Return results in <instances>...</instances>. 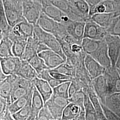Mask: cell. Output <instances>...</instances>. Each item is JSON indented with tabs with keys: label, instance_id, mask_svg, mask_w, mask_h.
I'll return each instance as SVG.
<instances>
[{
	"label": "cell",
	"instance_id": "cell-1",
	"mask_svg": "<svg viewBox=\"0 0 120 120\" xmlns=\"http://www.w3.org/2000/svg\"><path fill=\"white\" fill-rule=\"evenodd\" d=\"M34 34L41 43L46 45L50 49L55 52L66 61L67 58L61 45L53 35L43 30L37 25L34 26Z\"/></svg>",
	"mask_w": 120,
	"mask_h": 120
},
{
	"label": "cell",
	"instance_id": "cell-2",
	"mask_svg": "<svg viewBox=\"0 0 120 120\" xmlns=\"http://www.w3.org/2000/svg\"><path fill=\"white\" fill-rule=\"evenodd\" d=\"M22 10L26 20L35 25L42 12L41 2L38 0H23Z\"/></svg>",
	"mask_w": 120,
	"mask_h": 120
},
{
	"label": "cell",
	"instance_id": "cell-3",
	"mask_svg": "<svg viewBox=\"0 0 120 120\" xmlns=\"http://www.w3.org/2000/svg\"><path fill=\"white\" fill-rule=\"evenodd\" d=\"M34 26L25 19L12 27L8 37L13 42L17 40H27L34 34Z\"/></svg>",
	"mask_w": 120,
	"mask_h": 120
},
{
	"label": "cell",
	"instance_id": "cell-4",
	"mask_svg": "<svg viewBox=\"0 0 120 120\" xmlns=\"http://www.w3.org/2000/svg\"><path fill=\"white\" fill-rule=\"evenodd\" d=\"M4 11L9 25L12 27L25 20L23 15L22 5L12 0H2Z\"/></svg>",
	"mask_w": 120,
	"mask_h": 120
},
{
	"label": "cell",
	"instance_id": "cell-5",
	"mask_svg": "<svg viewBox=\"0 0 120 120\" xmlns=\"http://www.w3.org/2000/svg\"><path fill=\"white\" fill-rule=\"evenodd\" d=\"M34 89V85L32 81L17 75L10 97L11 103L32 92Z\"/></svg>",
	"mask_w": 120,
	"mask_h": 120
},
{
	"label": "cell",
	"instance_id": "cell-6",
	"mask_svg": "<svg viewBox=\"0 0 120 120\" xmlns=\"http://www.w3.org/2000/svg\"><path fill=\"white\" fill-rule=\"evenodd\" d=\"M41 2L42 12L54 21L64 24L71 20L60 9L52 4L49 0H41Z\"/></svg>",
	"mask_w": 120,
	"mask_h": 120
},
{
	"label": "cell",
	"instance_id": "cell-7",
	"mask_svg": "<svg viewBox=\"0 0 120 120\" xmlns=\"http://www.w3.org/2000/svg\"><path fill=\"white\" fill-rule=\"evenodd\" d=\"M85 24V22L70 20L63 25L67 33L74 41L77 44L81 45L84 38Z\"/></svg>",
	"mask_w": 120,
	"mask_h": 120
},
{
	"label": "cell",
	"instance_id": "cell-8",
	"mask_svg": "<svg viewBox=\"0 0 120 120\" xmlns=\"http://www.w3.org/2000/svg\"><path fill=\"white\" fill-rule=\"evenodd\" d=\"M103 75L107 83L109 95L120 92V74L117 68L111 66L106 68Z\"/></svg>",
	"mask_w": 120,
	"mask_h": 120
},
{
	"label": "cell",
	"instance_id": "cell-9",
	"mask_svg": "<svg viewBox=\"0 0 120 120\" xmlns=\"http://www.w3.org/2000/svg\"><path fill=\"white\" fill-rule=\"evenodd\" d=\"M107 34L105 28L99 26L91 19L86 22L84 38L101 40L105 39Z\"/></svg>",
	"mask_w": 120,
	"mask_h": 120
},
{
	"label": "cell",
	"instance_id": "cell-10",
	"mask_svg": "<svg viewBox=\"0 0 120 120\" xmlns=\"http://www.w3.org/2000/svg\"><path fill=\"white\" fill-rule=\"evenodd\" d=\"M105 40L107 45L109 55L111 62L112 66H116L120 53V37L107 34Z\"/></svg>",
	"mask_w": 120,
	"mask_h": 120
},
{
	"label": "cell",
	"instance_id": "cell-11",
	"mask_svg": "<svg viewBox=\"0 0 120 120\" xmlns=\"http://www.w3.org/2000/svg\"><path fill=\"white\" fill-rule=\"evenodd\" d=\"M54 5L66 14L73 21L86 22L85 19L78 13L72 3L68 0H49Z\"/></svg>",
	"mask_w": 120,
	"mask_h": 120
},
{
	"label": "cell",
	"instance_id": "cell-12",
	"mask_svg": "<svg viewBox=\"0 0 120 120\" xmlns=\"http://www.w3.org/2000/svg\"><path fill=\"white\" fill-rule=\"evenodd\" d=\"M84 62L86 70L91 80L103 75L105 73L106 68L88 54H86Z\"/></svg>",
	"mask_w": 120,
	"mask_h": 120
},
{
	"label": "cell",
	"instance_id": "cell-13",
	"mask_svg": "<svg viewBox=\"0 0 120 120\" xmlns=\"http://www.w3.org/2000/svg\"><path fill=\"white\" fill-rule=\"evenodd\" d=\"M61 120H86L85 109L77 104L70 102L64 109Z\"/></svg>",
	"mask_w": 120,
	"mask_h": 120
},
{
	"label": "cell",
	"instance_id": "cell-14",
	"mask_svg": "<svg viewBox=\"0 0 120 120\" xmlns=\"http://www.w3.org/2000/svg\"><path fill=\"white\" fill-rule=\"evenodd\" d=\"M91 81L93 89L96 94L100 102L105 104L109 93L107 83L104 75H101Z\"/></svg>",
	"mask_w": 120,
	"mask_h": 120
},
{
	"label": "cell",
	"instance_id": "cell-15",
	"mask_svg": "<svg viewBox=\"0 0 120 120\" xmlns=\"http://www.w3.org/2000/svg\"><path fill=\"white\" fill-rule=\"evenodd\" d=\"M45 61V63L49 69H54L66 61L59 54L51 49H48L38 54Z\"/></svg>",
	"mask_w": 120,
	"mask_h": 120
},
{
	"label": "cell",
	"instance_id": "cell-16",
	"mask_svg": "<svg viewBox=\"0 0 120 120\" xmlns=\"http://www.w3.org/2000/svg\"><path fill=\"white\" fill-rule=\"evenodd\" d=\"M90 56L105 68H108L112 66L111 60L109 55L107 45L105 39L102 41L98 48Z\"/></svg>",
	"mask_w": 120,
	"mask_h": 120
},
{
	"label": "cell",
	"instance_id": "cell-17",
	"mask_svg": "<svg viewBox=\"0 0 120 120\" xmlns=\"http://www.w3.org/2000/svg\"><path fill=\"white\" fill-rule=\"evenodd\" d=\"M0 63L4 74L7 75H16L21 62V59L14 56L0 57Z\"/></svg>",
	"mask_w": 120,
	"mask_h": 120
},
{
	"label": "cell",
	"instance_id": "cell-18",
	"mask_svg": "<svg viewBox=\"0 0 120 120\" xmlns=\"http://www.w3.org/2000/svg\"><path fill=\"white\" fill-rule=\"evenodd\" d=\"M36 25L44 31L54 35L60 29L61 23L54 21L42 12Z\"/></svg>",
	"mask_w": 120,
	"mask_h": 120
},
{
	"label": "cell",
	"instance_id": "cell-19",
	"mask_svg": "<svg viewBox=\"0 0 120 120\" xmlns=\"http://www.w3.org/2000/svg\"><path fill=\"white\" fill-rule=\"evenodd\" d=\"M32 82L42 97L45 104L53 94L52 88L47 81L38 77H36Z\"/></svg>",
	"mask_w": 120,
	"mask_h": 120
},
{
	"label": "cell",
	"instance_id": "cell-20",
	"mask_svg": "<svg viewBox=\"0 0 120 120\" xmlns=\"http://www.w3.org/2000/svg\"><path fill=\"white\" fill-rule=\"evenodd\" d=\"M45 105L43 98L34 86L32 97L30 116L28 120H38L39 112Z\"/></svg>",
	"mask_w": 120,
	"mask_h": 120
},
{
	"label": "cell",
	"instance_id": "cell-21",
	"mask_svg": "<svg viewBox=\"0 0 120 120\" xmlns=\"http://www.w3.org/2000/svg\"><path fill=\"white\" fill-rule=\"evenodd\" d=\"M16 76L17 75H8L3 81L0 82V96L6 99L9 105L11 104L10 97Z\"/></svg>",
	"mask_w": 120,
	"mask_h": 120
},
{
	"label": "cell",
	"instance_id": "cell-22",
	"mask_svg": "<svg viewBox=\"0 0 120 120\" xmlns=\"http://www.w3.org/2000/svg\"><path fill=\"white\" fill-rule=\"evenodd\" d=\"M16 75L26 80L32 81L38 77V73L30 63L21 59V62L17 70Z\"/></svg>",
	"mask_w": 120,
	"mask_h": 120
},
{
	"label": "cell",
	"instance_id": "cell-23",
	"mask_svg": "<svg viewBox=\"0 0 120 120\" xmlns=\"http://www.w3.org/2000/svg\"><path fill=\"white\" fill-rule=\"evenodd\" d=\"M115 9V0H104L94 7L90 8V16L96 13H113Z\"/></svg>",
	"mask_w": 120,
	"mask_h": 120
},
{
	"label": "cell",
	"instance_id": "cell-24",
	"mask_svg": "<svg viewBox=\"0 0 120 120\" xmlns=\"http://www.w3.org/2000/svg\"><path fill=\"white\" fill-rule=\"evenodd\" d=\"M114 17L113 13H101L94 14L90 17V19L99 26L106 29Z\"/></svg>",
	"mask_w": 120,
	"mask_h": 120
},
{
	"label": "cell",
	"instance_id": "cell-25",
	"mask_svg": "<svg viewBox=\"0 0 120 120\" xmlns=\"http://www.w3.org/2000/svg\"><path fill=\"white\" fill-rule=\"evenodd\" d=\"M105 105L120 117V92L108 95Z\"/></svg>",
	"mask_w": 120,
	"mask_h": 120
},
{
	"label": "cell",
	"instance_id": "cell-26",
	"mask_svg": "<svg viewBox=\"0 0 120 120\" xmlns=\"http://www.w3.org/2000/svg\"><path fill=\"white\" fill-rule=\"evenodd\" d=\"M12 27L8 21L2 0H0V32L3 37H8Z\"/></svg>",
	"mask_w": 120,
	"mask_h": 120
},
{
	"label": "cell",
	"instance_id": "cell-27",
	"mask_svg": "<svg viewBox=\"0 0 120 120\" xmlns=\"http://www.w3.org/2000/svg\"><path fill=\"white\" fill-rule=\"evenodd\" d=\"M84 107L85 111L86 120H98L94 106L92 103L88 93L84 92Z\"/></svg>",
	"mask_w": 120,
	"mask_h": 120
},
{
	"label": "cell",
	"instance_id": "cell-28",
	"mask_svg": "<svg viewBox=\"0 0 120 120\" xmlns=\"http://www.w3.org/2000/svg\"><path fill=\"white\" fill-rule=\"evenodd\" d=\"M102 40H97L88 38H84L82 40L81 44L83 51L86 54L91 55L98 48Z\"/></svg>",
	"mask_w": 120,
	"mask_h": 120
},
{
	"label": "cell",
	"instance_id": "cell-29",
	"mask_svg": "<svg viewBox=\"0 0 120 120\" xmlns=\"http://www.w3.org/2000/svg\"><path fill=\"white\" fill-rule=\"evenodd\" d=\"M71 2L78 13L85 19L86 22L90 19V7L85 0H74Z\"/></svg>",
	"mask_w": 120,
	"mask_h": 120
},
{
	"label": "cell",
	"instance_id": "cell-30",
	"mask_svg": "<svg viewBox=\"0 0 120 120\" xmlns=\"http://www.w3.org/2000/svg\"><path fill=\"white\" fill-rule=\"evenodd\" d=\"M33 93V91L9 105L8 109L11 114H13L24 107L32 98Z\"/></svg>",
	"mask_w": 120,
	"mask_h": 120
},
{
	"label": "cell",
	"instance_id": "cell-31",
	"mask_svg": "<svg viewBox=\"0 0 120 120\" xmlns=\"http://www.w3.org/2000/svg\"><path fill=\"white\" fill-rule=\"evenodd\" d=\"M91 90H92L91 89L89 90L87 93L89 96L90 100L98 116V120H106L103 113L102 109L99 99L96 94L94 90L92 91Z\"/></svg>",
	"mask_w": 120,
	"mask_h": 120
},
{
	"label": "cell",
	"instance_id": "cell-32",
	"mask_svg": "<svg viewBox=\"0 0 120 120\" xmlns=\"http://www.w3.org/2000/svg\"><path fill=\"white\" fill-rule=\"evenodd\" d=\"M13 42L7 37L2 36L0 42V57L13 56L12 52Z\"/></svg>",
	"mask_w": 120,
	"mask_h": 120
},
{
	"label": "cell",
	"instance_id": "cell-33",
	"mask_svg": "<svg viewBox=\"0 0 120 120\" xmlns=\"http://www.w3.org/2000/svg\"><path fill=\"white\" fill-rule=\"evenodd\" d=\"M32 98L21 109L12 114L13 118L15 120H28L30 116Z\"/></svg>",
	"mask_w": 120,
	"mask_h": 120
},
{
	"label": "cell",
	"instance_id": "cell-34",
	"mask_svg": "<svg viewBox=\"0 0 120 120\" xmlns=\"http://www.w3.org/2000/svg\"><path fill=\"white\" fill-rule=\"evenodd\" d=\"M28 61L34 69L38 74L45 69H49L45 64L44 60L38 54L36 55Z\"/></svg>",
	"mask_w": 120,
	"mask_h": 120
},
{
	"label": "cell",
	"instance_id": "cell-35",
	"mask_svg": "<svg viewBox=\"0 0 120 120\" xmlns=\"http://www.w3.org/2000/svg\"><path fill=\"white\" fill-rule=\"evenodd\" d=\"M27 40H17L13 42V55L22 59L26 49Z\"/></svg>",
	"mask_w": 120,
	"mask_h": 120
},
{
	"label": "cell",
	"instance_id": "cell-36",
	"mask_svg": "<svg viewBox=\"0 0 120 120\" xmlns=\"http://www.w3.org/2000/svg\"><path fill=\"white\" fill-rule=\"evenodd\" d=\"M45 104L47 106L54 120H61L63 108L52 102L49 100Z\"/></svg>",
	"mask_w": 120,
	"mask_h": 120
},
{
	"label": "cell",
	"instance_id": "cell-37",
	"mask_svg": "<svg viewBox=\"0 0 120 120\" xmlns=\"http://www.w3.org/2000/svg\"><path fill=\"white\" fill-rule=\"evenodd\" d=\"M72 81L64 82L53 88V94L69 98V90Z\"/></svg>",
	"mask_w": 120,
	"mask_h": 120
},
{
	"label": "cell",
	"instance_id": "cell-38",
	"mask_svg": "<svg viewBox=\"0 0 120 120\" xmlns=\"http://www.w3.org/2000/svg\"><path fill=\"white\" fill-rule=\"evenodd\" d=\"M106 31L108 34L120 37V15L112 19Z\"/></svg>",
	"mask_w": 120,
	"mask_h": 120
},
{
	"label": "cell",
	"instance_id": "cell-39",
	"mask_svg": "<svg viewBox=\"0 0 120 120\" xmlns=\"http://www.w3.org/2000/svg\"><path fill=\"white\" fill-rule=\"evenodd\" d=\"M50 70L73 77L75 74L72 65L69 64L66 61L60 64L55 68Z\"/></svg>",
	"mask_w": 120,
	"mask_h": 120
},
{
	"label": "cell",
	"instance_id": "cell-40",
	"mask_svg": "<svg viewBox=\"0 0 120 120\" xmlns=\"http://www.w3.org/2000/svg\"><path fill=\"white\" fill-rule=\"evenodd\" d=\"M70 102H73L77 104L82 108L84 107V92L82 89L77 92L72 97L69 98Z\"/></svg>",
	"mask_w": 120,
	"mask_h": 120
},
{
	"label": "cell",
	"instance_id": "cell-41",
	"mask_svg": "<svg viewBox=\"0 0 120 120\" xmlns=\"http://www.w3.org/2000/svg\"><path fill=\"white\" fill-rule=\"evenodd\" d=\"M38 120H54L47 106L45 104L39 112Z\"/></svg>",
	"mask_w": 120,
	"mask_h": 120
},
{
	"label": "cell",
	"instance_id": "cell-42",
	"mask_svg": "<svg viewBox=\"0 0 120 120\" xmlns=\"http://www.w3.org/2000/svg\"><path fill=\"white\" fill-rule=\"evenodd\" d=\"M101 107L102 109L103 113L106 120H120V117L117 116L114 112L106 106L105 104L101 102Z\"/></svg>",
	"mask_w": 120,
	"mask_h": 120
},
{
	"label": "cell",
	"instance_id": "cell-43",
	"mask_svg": "<svg viewBox=\"0 0 120 120\" xmlns=\"http://www.w3.org/2000/svg\"><path fill=\"white\" fill-rule=\"evenodd\" d=\"M50 75L52 77L58 80H72L73 77H71L70 76H69L63 74L62 73L57 72L56 71H54L51 70L50 69H49Z\"/></svg>",
	"mask_w": 120,
	"mask_h": 120
},
{
	"label": "cell",
	"instance_id": "cell-44",
	"mask_svg": "<svg viewBox=\"0 0 120 120\" xmlns=\"http://www.w3.org/2000/svg\"><path fill=\"white\" fill-rule=\"evenodd\" d=\"M69 81H72V80H58L56 79L53 77H52L51 76L50 77L48 80L47 82H49V83L50 84L52 87L53 88L56 87L60 84L64 83V82Z\"/></svg>",
	"mask_w": 120,
	"mask_h": 120
},
{
	"label": "cell",
	"instance_id": "cell-45",
	"mask_svg": "<svg viewBox=\"0 0 120 120\" xmlns=\"http://www.w3.org/2000/svg\"><path fill=\"white\" fill-rule=\"evenodd\" d=\"M9 105V103L6 99L0 97V116L6 111Z\"/></svg>",
	"mask_w": 120,
	"mask_h": 120
},
{
	"label": "cell",
	"instance_id": "cell-46",
	"mask_svg": "<svg viewBox=\"0 0 120 120\" xmlns=\"http://www.w3.org/2000/svg\"><path fill=\"white\" fill-rule=\"evenodd\" d=\"M80 90H81V89L80 88V87L77 85L75 82H72V81L69 88V98H70L73 95L75 94L77 92Z\"/></svg>",
	"mask_w": 120,
	"mask_h": 120
},
{
	"label": "cell",
	"instance_id": "cell-47",
	"mask_svg": "<svg viewBox=\"0 0 120 120\" xmlns=\"http://www.w3.org/2000/svg\"><path fill=\"white\" fill-rule=\"evenodd\" d=\"M70 49L71 51L74 54H78L84 52L82 45L77 43H73L72 44L70 45Z\"/></svg>",
	"mask_w": 120,
	"mask_h": 120
},
{
	"label": "cell",
	"instance_id": "cell-48",
	"mask_svg": "<svg viewBox=\"0 0 120 120\" xmlns=\"http://www.w3.org/2000/svg\"><path fill=\"white\" fill-rule=\"evenodd\" d=\"M115 9L114 12V17H116L120 15V0H115Z\"/></svg>",
	"mask_w": 120,
	"mask_h": 120
},
{
	"label": "cell",
	"instance_id": "cell-49",
	"mask_svg": "<svg viewBox=\"0 0 120 120\" xmlns=\"http://www.w3.org/2000/svg\"><path fill=\"white\" fill-rule=\"evenodd\" d=\"M89 4L90 8H92L104 0H85Z\"/></svg>",
	"mask_w": 120,
	"mask_h": 120
},
{
	"label": "cell",
	"instance_id": "cell-50",
	"mask_svg": "<svg viewBox=\"0 0 120 120\" xmlns=\"http://www.w3.org/2000/svg\"><path fill=\"white\" fill-rule=\"evenodd\" d=\"M7 76L4 74L3 71L1 63H0V82L3 81L6 78V77H7Z\"/></svg>",
	"mask_w": 120,
	"mask_h": 120
},
{
	"label": "cell",
	"instance_id": "cell-51",
	"mask_svg": "<svg viewBox=\"0 0 120 120\" xmlns=\"http://www.w3.org/2000/svg\"><path fill=\"white\" fill-rule=\"evenodd\" d=\"M12 0L17 4H20L22 5L23 0Z\"/></svg>",
	"mask_w": 120,
	"mask_h": 120
},
{
	"label": "cell",
	"instance_id": "cell-52",
	"mask_svg": "<svg viewBox=\"0 0 120 120\" xmlns=\"http://www.w3.org/2000/svg\"><path fill=\"white\" fill-rule=\"evenodd\" d=\"M116 67L118 69H120V55H119V56L118 57V59L117 63H116Z\"/></svg>",
	"mask_w": 120,
	"mask_h": 120
},
{
	"label": "cell",
	"instance_id": "cell-53",
	"mask_svg": "<svg viewBox=\"0 0 120 120\" xmlns=\"http://www.w3.org/2000/svg\"><path fill=\"white\" fill-rule=\"evenodd\" d=\"M2 38V35L1 33H0V42Z\"/></svg>",
	"mask_w": 120,
	"mask_h": 120
},
{
	"label": "cell",
	"instance_id": "cell-54",
	"mask_svg": "<svg viewBox=\"0 0 120 120\" xmlns=\"http://www.w3.org/2000/svg\"><path fill=\"white\" fill-rule=\"evenodd\" d=\"M68 0L69 1H70V2H72L73 1H74V0Z\"/></svg>",
	"mask_w": 120,
	"mask_h": 120
},
{
	"label": "cell",
	"instance_id": "cell-55",
	"mask_svg": "<svg viewBox=\"0 0 120 120\" xmlns=\"http://www.w3.org/2000/svg\"><path fill=\"white\" fill-rule=\"evenodd\" d=\"M117 69H118V68H117ZM118 69V71H119V73H120V69Z\"/></svg>",
	"mask_w": 120,
	"mask_h": 120
},
{
	"label": "cell",
	"instance_id": "cell-56",
	"mask_svg": "<svg viewBox=\"0 0 120 120\" xmlns=\"http://www.w3.org/2000/svg\"><path fill=\"white\" fill-rule=\"evenodd\" d=\"M39 0V1H41V0Z\"/></svg>",
	"mask_w": 120,
	"mask_h": 120
},
{
	"label": "cell",
	"instance_id": "cell-57",
	"mask_svg": "<svg viewBox=\"0 0 120 120\" xmlns=\"http://www.w3.org/2000/svg\"></svg>",
	"mask_w": 120,
	"mask_h": 120
},
{
	"label": "cell",
	"instance_id": "cell-58",
	"mask_svg": "<svg viewBox=\"0 0 120 120\" xmlns=\"http://www.w3.org/2000/svg\"></svg>",
	"mask_w": 120,
	"mask_h": 120
},
{
	"label": "cell",
	"instance_id": "cell-59",
	"mask_svg": "<svg viewBox=\"0 0 120 120\" xmlns=\"http://www.w3.org/2000/svg\"></svg>",
	"mask_w": 120,
	"mask_h": 120
}]
</instances>
